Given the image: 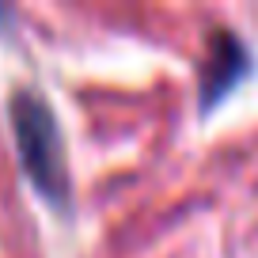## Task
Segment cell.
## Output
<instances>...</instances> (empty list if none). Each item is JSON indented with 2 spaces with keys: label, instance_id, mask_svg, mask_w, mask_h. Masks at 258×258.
<instances>
[{
  "label": "cell",
  "instance_id": "obj_1",
  "mask_svg": "<svg viewBox=\"0 0 258 258\" xmlns=\"http://www.w3.org/2000/svg\"><path fill=\"white\" fill-rule=\"evenodd\" d=\"M8 114L19 145V163L31 175L34 190L53 205H64L69 202V163H64L61 129H57L49 103L34 91H16Z\"/></svg>",
  "mask_w": 258,
  "mask_h": 258
},
{
  "label": "cell",
  "instance_id": "obj_2",
  "mask_svg": "<svg viewBox=\"0 0 258 258\" xmlns=\"http://www.w3.org/2000/svg\"><path fill=\"white\" fill-rule=\"evenodd\" d=\"M243 73H247V46L232 34H213L209 61H205V76H202V106L220 103L239 84Z\"/></svg>",
  "mask_w": 258,
  "mask_h": 258
}]
</instances>
